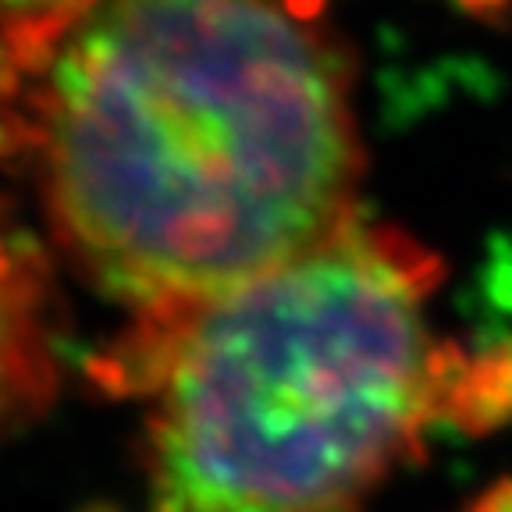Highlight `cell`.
Returning a JSON list of instances; mask_svg holds the SVG:
<instances>
[{
	"label": "cell",
	"instance_id": "3",
	"mask_svg": "<svg viewBox=\"0 0 512 512\" xmlns=\"http://www.w3.org/2000/svg\"><path fill=\"white\" fill-rule=\"evenodd\" d=\"M100 0H0V43L8 57L43 68L57 43Z\"/></svg>",
	"mask_w": 512,
	"mask_h": 512
},
{
	"label": "cell",
	"instance_id": "4",
	"mask_svg": "<svg viewBox=\"0 0 512 512\" xmlns=\"http://www.w3.org/2000/svg\"><path fill=\"white\" fill-rule=\"evenodd\" d=\"M445 416L466 434H495L512 424V338L466 367Z\"/></svg>",
	"mask_w": 512,
	"mask_h": 512
},
{
	"label": "cell",
	"instance_id": "5",
	"mask_svg": "<svg viewBox=\"0 0 512 512\" xmlns=\"http://www.w3.org/2000/svg\"><path fill=\"white\" fill-rule=\"evenodd\" d=\"M470 512H512V477L495 480L488 491H480Z\"/></svg>",
	"mask_w": 512,
	"mask_h": 512
},
{
	"label": "cell",
	"instance_id": "2",
	"mask_svg": "<svg viewBox=\"0 0 512 512\" xmlns=\"http://www.w3.org/2000/svg\"><path fill=\"white\" fill-rule=\"evenodd\" d=\"M441 256L356 224L143 335L157 512H360L463 381L431 342Z\"/></svg>",
	"mask_w": 512,
	"mask_h": 512
},
{
	"label": "cell",
	"instance_id": "1",
	"mask_svg": "<svg viewBox=\"0 0 512 512\" xmlns=\"http://www.w3.org/2000/svg\"><path fill=\"white\" fill-rule=\"evenodd\" d=\"M43 68L54 232L143 335L356 221L352 57L320 0H100Z\"/></svg>",
	"mask_w": 512,
	"mask_h": 512
},
{
	"label": "cell",
	"instance_id": "7",
	"mask_svg": "<svg viewBox=\"0 0 512 512\" xmlns=\"http://www.w3.org/2000/svg\"><path fill=\"white\" fill-rule=\"evenodd\" d=\"M0 274H4V260H0Z\"/></svg>",
	"mask_w": 512,
	"mask_h": 512
},
{
	"label": "cell",
	"instance_id": "6",
	"mask_svg": "<svg viewBox=\"0 0 512 512\" xmlns=\"http://www.w3.org/2000/svg\"><path fill=\"white\" fill-rule=\"evenodd\" d=\"M466 8L480 11V15H491L495 8H502V4H509V0H463Z\"/></svg>",
	"mask_w": 512,
	"mask_h": 512
}]
</instances>
